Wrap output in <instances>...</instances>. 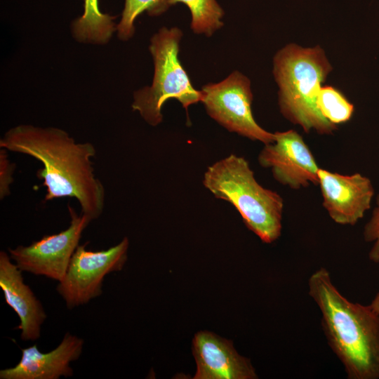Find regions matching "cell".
Listing matches in <instances>:
<instances>
[{"label": "cell", "mask_w": 379, "mask_h": 379, "mask_svg": "<svg viewBox=\"0 0 379 379\" xmlns=\"http://www.w3.org/2000/svg\"><path fill=\"white\" fill-rule=\"evenodd\" d=\"M0 147L29 155L42 164L43 168L36 175L46 187V201L75 198L81 214L90 221L100 216L105 192L94 173L91 158L95 155V149L93 144L76 142L58 128L19 125L4 135Z\"/></svg>", "instance_id": "6da1fadb"}, {"label": "cell", "mask_w": 379, "mask_h": 379, "mask_svg": "<svg viewBox=\"0 0 379 379\" xmlns=\"http://www.w3.org/2000/svg\"><path fill=\"white\" fill-rule=\"evenodd\" d=\"M308 294L321 314L331 349L349 379H379V314L369 305L346 298L320 267L308 279Z\"/></svg>", "instance_id": "7a4b0ae2"}, {"label": "cell", "mask_w": 379, "mask_h": 379, "mask_svg": "<svg viewBox=\"0 0 379 379\" xmlns=\"http://www.w3.org/2000/svg\"><path fill=\"white\" fill-rule=\"evenodd\" d=\"M332 67L323 49L288 44L274 58L273 73L279 86V106L282 115L306 132L331 134L336 126L321 114L317 96L321 84Z\"/></svg>", "instance_id": "3957f363"}, {"label": "cell", "mask_w": 379, "mask_h": 379, "mask_svg": "<svg viewBox=\"0 0 379 379\" xmlns=\"http://www.w3.org/2000/svg\"><path fill=\"white\" fill-rule=\"evenodd\" d=\"M203 185L215 197L232 204L262 242L272 243L281 236L284 200L257 182L244 157L230 154L208 167Z\"/></svg>", "instance_id": "277c9868"}, {"label": "cell", "mask_w": 379, "mask_h": 379, "mask_svg": "<svg viewBox=\"0 0 379 379\" xmlns=\"http://www.w3.org/2000/svg\"><path fill=\"white\" fill-rule=\"evenodd\" d=\"M182 36L179 28L163 27L151 39L149 51L154 66L152 84L134 93L131 106L152 126L162 121V107L168 100H178L186 110L202 101L201 91L193 87L178 58Z\"/></svg>", "instance_id": "5b68a950"}, {"label": "cell", "mask_w": 379, "mask_h": 379, "mask_svg": "<svg viewBox=\"0 0 379 379\" xmlns=\"http://www.w3.org/2000/svg\"><path fill=\"white\" fill-rule=\"evenodd\" d=\"M202 101L207 114L230 132L268 144L274 133L262 128L254 119L250 80L238 71L218 83L202 87Z\"/></svg>", "instance_id": "8992f818"}, {"label": "cell", "mask_w": 379, "mask_h": 379, "mask_svg": "<svg viewBox=\"0 0 379 379\" xmlns=\"http://www.w3.org/2000/svg\"><path fill=\"white\" fill-rule=\"evenodd\" d=\"M86 245L77 246L65 277L57 286L58 293L69 310L99 297L105 277L121 270L127 260V237L107 250L88 251Z\"/></svg>", "instance_id": "52a82bcc"}, {"label": "cell", "mask_w": 379, "mask_h": 379, "mask_svg": "<svg viewBox=\"0 0 379 379\" xmlns=\"http://www.w3.org/2000/svg\"><path fill=\"white\" fill-rule=\"evenodd\" d=\"M69 227L58 233L45 235L30 245L8 248L11 260L23 272L42 275L60 281L65 277L72 257L90 220L78 215L68 206Z\"/></svg>", "instance_id": "ba28073f"}, {"label": "cell", "mask_w": 379, "mask_h": 379, "mask_svg": "<svg viewBox=\"0 0 379 379\" xmlns=\"http://www.w3.org/2000/svg\"><path fill=\"white\" fill-rule=\"evenodd\" d=\"M258 163L270 168L274 179L293 190L319 184V168L302 136L294 130L274 133V142L265 144Z\"/></svg>", "instance_id": "9c48e42d"}, {"label": "cell", "mask_w": 379, "mask_h": 379, "mask_svg": "<svg viewBox=\"0 0 379 379\" xmlns=\"http://www.w3.org/2000/svg\"><path fill=\"white\" fill-rule=\"evenodd\" d=\"M318 185L324 208L339 225H354L371 208L373 184L359 173L342 175L319 168Z\"/></svg>", "instance_id": "30bf717a"}, {"label": "cell", "mask_w": 379, "mask_h": 379, "mask_svg": "<svg viewBox=\"0 0 379 379\" xmlns=\"http://www.w3.org/2000/svg\"><path fill=\"white\" fill-rule=\"evenodd\" d=\"M192 350L197 364L194 379L258 378L250 359L240 355L232 341L213 333H197Z\"/></svg>", "instance_id": "8fae6325"}, {"label": "cell", "mask_w": 379, "mask_h": 379, "mask_svg": "<svg viewBox=\"0 0 379 379\" xmlns=\"http://www.w3.org/2000/svg\"><path fill=\"white\" fill-rule=\"evenodd\" d=\"M84 340L66 333L59 345L44 353L34 344L21 349L22 357L14 367L0 371L1 379H58L70 377L73 369L69 366L77 360L83 350Z\"/></svg>", "instance_id": "7c38bea8"}, {"label": "cell", "mask_w": 379, "mask_h": 379, "mask_svg": "<svg viewBox=\"0 0 379 379\" xmlns=\"http://www.w3.org/2000/svg\"><path fill=\"white\" fill-rule=\"evenodd\" d=\"M22 270L11 262L5 251L0 252V287L5 301L18 314L23 340H36L47 316L40 301L24 283Z\"/></svg>", "instance_id": "4fadbf2b"}, {"label": "cell", "mask_w": 379, "mask_h": 379, "mask_svg": "<svg viewBox=\"0 0 379 379\" xmlns=\"http://www.w3.org/2000/svg\"><path fill=\"white\" fill-rule=\"evenodd\" d=\"M114 18L100 11L98 0H84V13L72 24L74 36L82 42L107 43L117 30Z\"/></svg>", "instance_id": "5bb4252c"}, {"label": "cell", "mask_w": 379, "mask_h": 379, "mask_svg": "<svg viewBox=\"0 0 379 379\" xmlns=\"http://www.w3.org/2000/svg\"><path fill=\"white\" fill-rule=\"evenodd\" d=\"M177 3H182L190 9L194 33L211 36L223 26L224 11L215 0H168L170 6Z\"/></svg>", "instance_id": "9a60e30c"}, {"label": "cell", "mask_w": 379, "mask_h": 379, "mask_svg": "<svg viewBox=\"0 0 379 379\" xmlns=\"http://www.w3.org/2000/svg\"><path fill=\"white\" fill-rule=\"evenodd\" d=\"M168 0H125L121 19L117 25L118 36L122 40H128L133 36L136 18L147 11L151 16L164 13L169 8Z\"/></svg>", "instance_id": "2e32d148"}, {"label": "cell", "mask_w": 379, "mask_h": 379, "mask_svg": "<svg viewBox=\"0 0 379 379\" xmlns=\"http://www.w3.org/2000/svg\"><path fill=\"white\" fill-rule=\"evenodd\" d=\"M317 102L322 116L335 126L349 121L354 112V105L333 86L321 87Z\"/></svg>", "instance_id": "e0dca14e"}, {"label": "cell", "mask_w": 379, "mask_h": 379, "mask_svg": "<svg viewBox=\"0 0 379 379\" xmlns=\"http://www.w3.org/2000/svg\"><path fill=\"white\" fill-rule=\"evenodd\" d=\"M363 236L365 241L373 243L368 253V258L375 263H379V194L376 198V206L371 218L364 227Z\"/></svg>", "instance_id": "ac0fdd59"}, {"label": "cell", "mask_w": 379, "mask_h": 379, "mask_svg": "<svg viewBox=\"0 0 379 379\" xmlns=\"http://www.w3.org/2000/svg\"><path fill=\"white\" fill-rule=\"evenodd\" d=\"M7 150H0V198H5L10 194V186L13 182V174L15 164L11 163L7 154Z\"/></svg>", "instance_id": "d6986e66"}, {"label": "cell", "mask_w": 379, "mask_h": 379, "mask_svg": "<svg viewBox=\"0 0 379 379\" xmlns=\"http://www.w3.org/2000/svg\"><path fill=\"white\" fill-rule=\"evenodd\" d=\"M369 305L379 314V292L375 295Z\"/></svg>", "instance_id": "ffe728a7"}]
</instances>
